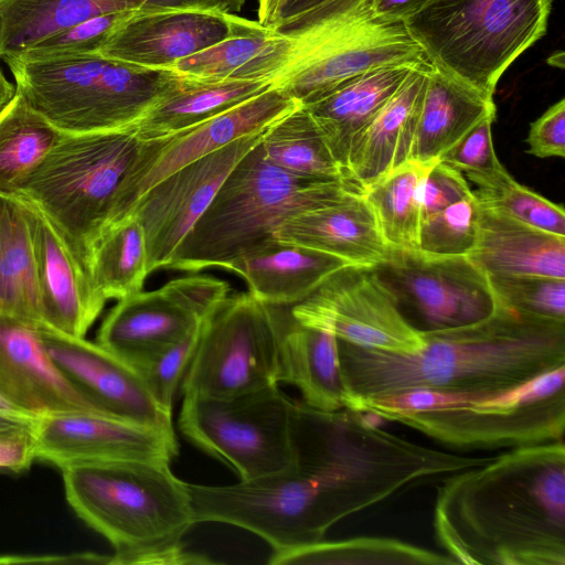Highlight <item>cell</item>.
I'll list each match as a JSON object with an SVG mask.
<instances>
[{"label": "cell", "instance_id": "6da1fadb", "mask_svg": "<svg viewBox=\"0 0 565 565\" xmlns=\"http://www.w3.org/2000/svg\"><path fill=\"white\" fill-rule=\"evenodd\" d=\"M440 482L434 529L456 564L565 565L564 440L514 447Z\"/></svg>", "mask_w": 565, "mask_h": 565}, {"label": "cell", "instance_id": "7a4b0ae2", "mask_svg": "<svg viewBox=\"0 0 565 565\" xmlns=\"http://www.w3.org/2000/svg\"><path fill=\"white\" fill-rule=\"evenodd\" d=\"M423 334L409 354L338 340L345 407L415 391L502 393L565 365V322L500 303L480 321Z\"/></svg>", "mask_w": 565, "mask_h": 565}, {"label": "cell", "instance_id": "3957f363", "mask_svg": "<svg viewBox=\"0 0 565 565\" xmlns=\"http://www.w3.org/2000/svg\"><path fill=\"white\" fill-rule=\"evenodd\" d=\"M292 446V465L280 472L228 486L189 483L195 523L234 525L281 552L323 540L367 509V469L354 451L311 433L295 435Z\"/></svg>", "mask_w": 565, "mask_h": 565}, {"label": "cell", "instance_id": "277c9868", "mask_svg": "<svg viewBox=\"0 0 565 565\" xmlns=\"http://www.w3.org/2000/svg\"><path fill=\"white\" fill-rule=\"evenodd\" d=\"M61 471L70 507L113 545L111 564L160 565L195 524L189 483L170 462H87Z\"/></svg>", "mask_w": 565, "mask_h": 565}, {"label": "cell", "instance_id": "5b68a950", "mask_svg": "<svg viewBox=\"0 0 565 565\" xmlns=\"http://www.w3.org/2000/svg\"><path fill=\"white\" fill-rule=\"evenodd\" d=\"M565 365L495 394L415 391L352 411L397 422L457 448H514L564 440Z\"/></svg>", "mask_w": 565, "mask_h": 565}, {"label": "cell", "instance_id": "8992f818", "mask_svg": "<svg viewBox=\"0 0 565 565\" xmlns=\"http://www.w3.org/2000/svg\"><path fill=\"white\" fill-rule=\"evenodd\" d=\"M260 142L224 179L168 268H224L249 248L274 237L287 217L361 190L348 180L291 174L265 158Z\"/></svg>", "mask_w": 565, "mask_h": 565}, {"label": "cell", "instance_id": "52a82bcc", "mask_svg": "<svg viewBox=\"0 0 565 565\" xmlns=\"http://www.w3.org/2000/svg\"><path fill=\"white\" fill-rule=\"evenodd\" d=\"M15 90L64 135L135 126L166 93L175 74L98 53L41 60L4 57Z\"/></svg>", "mask_w": 565, "mask_h": 565}, {"label": "cell", "instance_id": "ba28073f", "mask_svg": "<svg viewBox=\"0 0 565 565\" xmlns=\"http://www.w3.org/2000/svg\"><path fill=\"white\" fill-rule=\"evenodd\" d=\"M135 128L64 135L20 189L86 267L99 237L118 223L121 185L135 162Z\"/></svg>", "mask_w": 565, "mask_h": 565}, {"label": "cell", "instance_id": "9c48e42d", "mask_svg": "<svg viewBox=\"0 0 565 565\" xmlns=\"http://www.w3.org/2000/svg\"><path fill=\"white\" fill-rule=\"evenodd\" d=\"M276 31L295 45L274 85L300 105L371 68L430 64L405 23L375 17L371 0H327Z\"/></svg>", "mask_w": 565, "mask_h": 565}, {"label": "cell", "instance_id": "30bf717a", "mask_svg": "<svg viewBox=\"0 0 565 565\" xmlns=\"http://www.w3.org/2000/svg\"><path fill=\"white\" fill-rule=\"evenodd\" d=\"M553 0H429L404 21L430 65L493 98L507 68L547 30Z\"/></svg>", "mask_w": 565, "mask_h": 565}, {"label": "cell", "instance_id": "8fae6325", "mask_svg": "<svg viewBox=\"0 0 565 565\" xmlns=\"http://www.w3.org/2000/svg\"><path fill=\"white\" fill-rule=\"evenodd\" d=\"M178 427L239 481L280 472L292 465L297 399L278 385L227 398L183 395Z\"/></svg>", "mask_w": 565, "mask_h": 565}, {"label": "cell", "instance_id": "7c38bea8", "mask_svg": "<svg viewBox=\"0 0 565 565\" xmlns=\"http://www.w3.org/2000/svg\"><path fill=\"white\" fill-rule=\"evenodd\" d=\"M274 307L248 291L228 296L201 322L183 395L227 398L278 385Z\"/></svg>", "mask_w": 565, "mask_h": 565}, {"label": "cell", "instance_id": "4fadbf2b", "mask_svg": "<svg viewBox=\"0 0 565 565\" xmlns=\"http://www.w3.org/2000/svg\"><path fill=\"white\" fill-rule=\"evenodd\" d=\"M300 323L366 349L409 354L425 345L376 267L345 266L290 307Z\"/></svg>", "mask_w": 565, "mask_h": 565}, {"label": "cell", "instance_id": "5bb4252c", "mask_svg": "<svg viewBox=\"0 0 565 565\" xmlns=\"http://www.w3.org/2000/svg\"><path fill=\"white\" fill-rule=\"evenodd\" d=\"M398 305L406 303L420 331L445 330L480 321L498 307L489 276L468 256H438L390 249L379 266ZM382 277V276H381Z\"/></svg>", "mask_w": 565, "mask_h": 565}, {"label": "cell", "instance_id": "9a60e30c", "mask_svg": "<svg viewBox=\"0 0 565 565\" xmlns=\"http://www.w3.org/2000/svg\"><path fill=\"white\" fill-rule=\"evenodd\" d=\"M265 131L238 138L183 166L138 198L130 214L143 230L149 274L169 267L224 179L262 141Z\"/></svg>", "mask_w": 565, "mask_h": 565}, {"label": "cell", "instance_id": "2e32d148", "mask_svg": "<svg viewBox=\"0 0 565 565\" xmlns=\"http://www.w3.org/2000/svg\"><path fill=\"white\" fill-rule=\"evenodd\" d=\"M300 106L279 87L265 92L200 124L167 137L139 140L137 157L121 185L118 222L138 198L163 178L230 142L267 130Z\"/></svg>", "mask_w": 565, "mask_h": 565}, {"label": "cell", "instance_id": "e0dca14e", "mask_svg": "<svg viewBox=\"0 0 565 565\" xmlns=\"http://www.w3.org/2000/svg\"><path fill=\"white\" fill-rule=\"evenodd\" d=\"M54 363L100 414L174 433L172 413L162 408L125 360L85 337L40 326Z\"/></svg>", "mask_w": 565, "mask_h": 565}, {"label": "cell", "instance_id": "ac0fdd59", "mask_svg": "<svg viewBox=\"0 0 565 565\" xmlns=\"http://www.w3.org/2000/svg\"><path fill=\"white\" fill-rule=\"evenodd\" d=\"M36 460L60 469L87 462H170L179 454L174 433L93 412L41 416L34 427Z\"/></svg>", "mask_w": 565, "mask_h": 565}, {"label": "cell", "instance_id": "d6986e66", "mask_svg": "<svg viewBox=\"0 0 565 565\" xmlns=\"http://www.w3.org/2000/svg\"><path fill=\"white\" fill-rule=\"evenodd\" d=\"M257 21L205 9L134 12L111 33L98 54L127 64L168 70Z\"/></svg>", "mask_w": 565, "mask_h": 565}, {"label": "cell", "instance_id": "ffe728a7", "mask_svg": "<svg viewBox=\"0 0 565 565\" xmlns=\"http://www.w3.org/2000/svg\"><path fill=\"white\" fill-rule=\"evenodd\" d=\"M0 394L35 417L98 413L54 363L40 326L4 313H0Z\"/></svg>", "mask_w": 565, "mask_h": 565}, {"label": "cell", "instance_id": "44dd1931", "mask_svg": "<svg viewBox=\"0 0 565 565\" xmlns=\"http://www.w3.org/2000/svg\"><path fill=\"white\" fill-rule=\"evenodd\" d=\"M28 205L43 324L83 338L107 300L50 221Z\"/></svg>", "mask_w": 565, "mask_h": 565}, {"label": "cell", "instance_id": "7402d4cb", "mask_svg": "<svg viewBox=\"0 0 565 565\" xmlns=\"http://www.w3.org/2000/svg\"><path fill=\"white\" fill-rule=\"evenodd\" d=\"M274 237L360 267H379L390 253L362 190L287 217L276 228Z\"/></svg>", "mask_w": 565, "mask_h": 565}, {"label": "cell", "instance_id": "603a6c76", "mask_svg": "<svg viewBox=\"0 0 565 565\" xmlns=\"http://www.w3.org/2000/svg\"><path fill=\"white\" fill-rule=\"evenodd\" d=\"M429 65L411 71L351 145L344 179L363 190L409 160Z\"/></svg>", "mask_w": 565, "mask_h": 565}, {"label": "cell", "instance_id": "cb8c5ba5", "mask_svg": "<svg viewBox=\"0 0 565 565\" xmlns=\"http://www.w3.org/2000/svg\"><path fill=\"white\" fill-rule=\"evenodd\" d=\"M345 266L349 264L335 256L271 237L239 255L224 269L242 277L257 300L291 307Z\"/></svg>", "mask_w": 565, "mask_h": 565}, {"label": "cell", "instance_id": "d4e9b609", "mask_svg": "<svg viewBox=\"0 0 565 565\" xmlns=\"http://www.w3.org/2000/svg\"><path fill=\"white\" fill-rule=\"evenodd\" d=\"M210 0H0V58L96 15L204 9Z\"/></svg>", "mask_w": 565, "mask_h": 565}, {"label": "cell", "instance_id": "484cf974", "mask_svg": "<svg viewBox=\"0 0 565 565\" xmlns=\"http://www.w3.org/2000/svg\"><path fill=\"white\" fill-rule=\"evenodd\" d=\"M278 331L279 383L296 386L311 408L334 412L345 407L338 339L297 321L290 307L273 306Z\"/></svg>", "mask_w": 565, "mask_h": 565}, {"label": "cell", "instance_id": "4316f807", "mask_svg": "<svg viewBox=\"0 0 565 565\" xmlns=\"http://www.w3.org/2000/svg\"><path fill=\"white\" fill-rule=\"evenodd\" d=\"M467 256L488 276L565 278V236L524 224L481 203L476 243Z\"/></svg>", "mask_w": 565, "mask_h": 565}, {"label": "cell", "instance_id": "83f0119b", "mask_svg": "<svg viewBox=\"0 0 565 565\" xmlns=\"http://www.w3.org/2000/svg\"><path fill=\"white\" fill-rule=\"evenodd\" d=\"M413 68L415 66L408 65L371 68L344 79L313 102L301 105L321 130L343 175L352 142Z\"/></svg>", "mask_w": 565, "mask_h": 565}, {"label": "cell", "instance_id": "f1b7e54d", "mask_svg": "<svg viewBox=\"0 0 565 565\" xmlns=\"http://www.w3.org/2000/svg\"><path fill=\"white\" fill-rule=\"evenodd\" d=\"M497 115L493 98L430 65L409 160L431 164L478 122Z\"/></svg>", "mask_w": 565, "mask_h": 565}, {"label": "cell", "instance_id": "f546056e", "mask_svg": "<svg viewBox=\"0 0 565 565\" xmlns=\"http://www.w3.org/2000/svg\"><path fill=\"white\" fill-rule=\"evenodd\" d=\"M200 323L161 288L141 290L120 299L108 312L96 342L127 361L182 340Z\"/></svg>", "mask_w": 565, "mask_h": 565}, {"label": "cell", "instance_id": "4dcf8cb0", "mask_svg": "<svg viewBox=\"0 0 565 565\" xmlns=\"http://www.w3.org/2000/svg\"><path fill=\"white\" fill-rule=\"evenodd\" d=\"M294 45V38L268 29L257 21L250 30L184 57L171 65L168 71L211 81L274 83L288 63Z\"/></svg>", "mask_w": 565, "mask_h": 565}, {"label": "cell", "instance_id": "1f68e13d", "mask_svg": "<svg viewBox=\"0 0 565 565\" xmlns=\"http://www.w3.org/2000/svg\"><path fill=\"white\" fill-rule=\"evenodd\" d=\"M273 85L270 81H211L175 74L166 93L134 126L135 132L141 141L170 136L220 115Z\"/></svg>", "mask_w": 565, "mask_h": 565}, {"label": "cell", "instance_id": "d6a6232c", "mask_svg": "<svg viewBox=\"0 0 565 565\" xmlns=\"http://www.w3.org/2000/svg\"><path fill=\"white\" fill-rule=\"evenodd\" d=\"M0 313L43 324L28 202L0 195Z\"/></svg>", "mask_w": 565, "mask_h": 565}, {"label": "cell", "instance_id": "836d02e7", "mask_svg": "<svg viewBox=\"0 0 565 565\" xmlns=\"http://www.w3.org/2000/svg\"><path fill=\"white\" fill-rule=\"evenodd\" d=\"M63 136L15 90L0 110V195L18 198L24 182Z\"/></svg>", "mask_w": 565, "mask_h": 565}, {"label": "cell", "instance_id": "e575fe53", "mask_svg": "<svg viewBox=\"0 0 565 565\" xmlns=\"http://www.w3.org/2000/svg\"><path fill=\"white\" fill-rule=\"evenodd\" d=\"M431 164L408 160L362 190L390 249H418L420 190Z\"/></svg>", "mask_w": 565, "mask_h": 565}, {"label": "cell", "instance_id": "d590c367", "mask_svg": "<svg viewBox=\"0 0 565 565\" xmlns=\"http://www.w3.org/2000/svg\"><path fill=\"white\" fill-rule=\"evenodd\" d=\"M268 564L319 565H452L447 554L412 543L376 536L328 541L326 539L292 550L273 552Z\"/></svg>", "mask_w": 565, "mask_h": 565}, {"label": "cell", "instance_id": "8d00e7d4", "mask_svg": "<svg viewBox=\"0 0 565 565\" xmlns=\"http://www.w3.org/2000/svg\"><path fill=\"white\" fill-rule=\"evenodd\" d=\"M85 269L106 300L142 290L149 273L143 230L136 215L122 218L99 237Z\"/></svg>", "mask_w": 565, "mask_h": 565}, {"label": "cell", "instance_id": "74e56055", "mask_svg": "<svg viewBox=\"0 0 565 565\" xmlns=\"http://www.w3.org/2000/svg\"><path fill=\"white\" fill-rule=\"evenodd\" d=\"M265 158L280 169L307 179L344 180L321 130L303 106H298L263 135Z\"/></svg>", "mask_w": 565, "mask_h": 565}, {"label": "cell", "instance_id": "f35d334b", "mask_svg": "<svg viewBox=\"0 0 565 565\" xmlns=\"http://www.w3.org/2000/svg\"><path fill=\"white\" fill-rule=\"evenodd\" d=\"M479 203L519 222L565 236V212L544 196L518 183L504 169L498 173L470 180Z\"/></svg>", "mask_w": 565, "mask_h": 565}, {"label": "cell", "instance_id": "ab89813d", "mask_svg": "<svg viewBox=\"0 0 565 565\" xmlns=\"http://www.w3.org/2000/svg\"><path fill=\"white\" fill-rule=\"evenodd\" d=\"M489 279L500 305L526 316L565 322V278L507 275Z\"/></svg>", "mask_w": 565, "mask_h": 565}, {"label": "cell", "instance_id": "60d3db41", "mask_svg": "<svg viewBox=\"0 0 565 565\" xmlns=\"http://www.w3.org/2000/svg\"><path fill=\"white\" fill-rule=\"evenodd\" d=\"M200 330L201 323L182 340L126 361L158 404L169 413H172L177 391L195 353Z\"/></svg>", "mask_w": 565, "mask_h": 565}, {"label": "cell", "instance_id": "b9f144b4", "mask_svg": "<svg viewBox=\"0 0 565 565\" xmlns=\"http://www.w3.org/2000/svg\"><path fill=\"white\" fill-rule=\"evenodd\" d=\"M478 207L473 193L423 218L418 250L438 256H467L477 238Z\"/></svg>", "mask_w": 565, "mask_h": 565}, {"label": "cell", "instance_id": "7bdbcfd3", "mask_svg": "<svg viewBox=\"0 0 565 565\" xmlns=\"http://www.w3.org/2000/svg\"><path fill=\"white\" fill-rule=\"evenodd\" d=\"M132 13L128 11L93 17L8 57L41 60L98 53L117 26Z\"/></svg>", "mask_w": 565, "mask_h": 565}, {"label": "cell", "instance_id": "ee69618b", "mask_svg": "<svg viewBox=\"0 0 565 565\" xmlns=\"http://www.w3.org/2000/svg\"><path fill=\"white\" fill-rule=\"evenodd\" d=\"M494 119L495 115L483 118L438 160L462 172L468 180L504 170L492 142L491 127Z\"/></svg>", "mask_w": 565, "mask_h": 565}, {"label": "cell", "instance_id": "f6af8a7d", "mask_svg": "<svg viewBox=\"0 0 565 565\" xmlns=\"http://www.w3.org/2000/svg\"><path fill=\"white\" fill-rule=\"evenodd\" d=\"M161 289L200 322L205 320L231 291L228 282L207 275L172 279Z\"/></svg>", "mask_w": 565, "mask_h": 565}, {"label": "cell", "instance_id": "bcb514c9", "mask_svg": "<svg viewBox=\"0 0 565 565\" xmlns=\"http://www.w3.org/2000/svg\"><path fill=\"white\" fill-rule=\"evenodd\" d=\"M472 195L463 173L438 160L430 166L422 184V220Z\"/></svg>", "mask_w": 565, "mask_h": 565}, {"label": "cell", "instance_id": "7dc6e473", "mask_svg": "<svg viewBox=\"0 0 565 565\" xmlns=\"http://www.w3.org/2000/svg\"><path fill=\"white\" fill-rule=\"evenodd\" d=\"M527 152L539 158L565 156V99L552 105L530 125Z\"/></svg>", "mask_w": 565, "mask_h": 565}, {"label": "cell", "instance_id": "c3c4849f", "mask_svg": "<svg viewBox=\"0 0 565 565\" xmlns=\"http://www.w3.org/2000/svg\"><path fill=\"white\" fill-rule=\"evenodd\" d=\"M33 427H20L0 433V472L20 473L28 470L36 460V439Z\"/></svg>", "mask_w": 565, "mask_h": 565}, {"label": "cell", "instance_id": "681fc988", "mask_svg": "<svg viewBox=\"0 0 565 565\" xmlns=\"http://www.w3.org/2000/svg\"><path fill=\"white\" fill-rule=\"evenodd\" d=\"M429 0H371L375 17L390 21H405L418 12Z\"/></svg>", "mask_w": 565, "mask_h": 565}, {"label": "cell", "instance_id": "f907efd6", "mask_svg": "<svg viewBox=\"0 0 565 565\" xmlns=\"http://www.w3.org/2000/svg\"><path fill=\"white\" fill-rule=\"evenodd\" d=\"M290 0H257L258 22L274 30Z\"/></svg>", "mask_w": 565, "mask_h": 565}, {"label": "cell", "instance_id": "816d5d0a", "mask_svg": "<svg viewBox=\"0 0 565 565\" xmlns=\"http://www.w3.org/2000/svg\"><path fill=\"white\" fill-rule=\"evenodd\" d=\"M327 0H290L274 30L300 18Z\"/></svg>", "mask_w": 565, "mask_h": 565}, {"label": "cell", "instance_id": "f5cc1de1", "mask_svg": "<svg viewBox=\"0 0 565 565\" xmlns=\"http://www.w3.org/2000/svg\"><path fill=\"white\" fill-rule=\"evenodd\" d=\"M0 418L33 426L39 417L21 409L0 394Z\"/></svg>", "mask_w": 565, "mask_h": 565}, {"label": "cell", "instance_id": "db71d44e", "mask_svg": "<svg viewBox=\"0 0 565 565\" xmlns=\"http://www.w3.org/2000/svg\"><path fill=\"white\" fill-rule=\"evenodd\" d=\"M15 94V85L10 83L0 70V110L11 100Z\"/></svg>", "mask_w": 565, "mask_h": 565}, {"label": "cell", "instance_id": "11a10c76", "mask_svg": "<svg viewBox=\"0 0 565 565\" xmlns=\"http://www.w3.org/2000/svg\"><path fill=\"white\" fill-rule=\"evenodd\" d=\"M547 63L554 67H564V53L562 51L555 52L547 58Z\"/></svg>", "mask_w": 565, "mask_h": 565}, {"label": "cell", "instance_id": "9f6ffc18", "mask_svg": "<svg viewBox=\"0 0 565 565\" xmlns=\"http://www.w3.org/2000/svg\"><path fill=\"white\" fill-rule=\"evenodd\" d=\"M20 427H30V425H23L8 419L0 418V433L11 430Z\"/></svg>", "mask_w": 565, "mask_h": 565}, {"label": "cell", "instance_id": "6f0895ef", "mask_svg": "<svg viewBox=\"0 0 565 565\" xmlns=\"http://www.w3.org/2000/svg\"><path fill=\"white\" fill-rule=\"evenodd\" d=\"M1 60V58H0Z\"/></svg>", "mask_w": 565, "mask_h": 565}, {"label": "cell", "instance_id": "680465c9", "mask_svg": "<svg viewBox=\"0 0 565 565\" xmlns=\"http://www.w3.org/2000/svg\"><path fill=\"white\" fill-rule=\"evenodd\" d=\"M1 70V68H0Z\"/></svg>", "mask_w": 565, "mask_h": 565}]
</instances>
